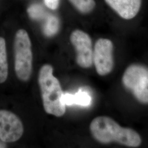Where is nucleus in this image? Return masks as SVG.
Segmentation results:
<instances>
[{
    "instance_id": "1",
    "label": "nucleus",
    "mask_w": 148,
    "mask_h": 148,
    "mask_svg": "<svg viewBox=\"0 0 148 148\" xmlns=\"http://www.w3.org/2000/svg\"><path fill=\"white\" fill-rule=\"evenodd\" d=\"M90 130L95 140L103 144L117 143L128 147L137 148L142 142L137 132L131 128L121 127L110 117H95L90 124Z\"/></svg>"
},
{
    "instance_id": "2",
    "label": "nucleus",
    "mask_w": 148,
    "mask_h": 148,
    "mask_svg": "<svg viewBox=\"0 0 148 148\" xmlns=\"http://www.w3.org/2000/svg\"><path fill=\"white\" fill-rule=\"evenodd\" d=\"M53 71L51 65H43L39 70L38 82L46 112L61 117L65 113L66 106L63 101L64 93L60 82L53 75Z\"/></svg>"
},
{
    "instance_id": "3",
    "label": "nucleus",
    "mask_w": 148,
    "mask_h": 148,
    "mask_svg": "<svg viewBox=\"0 0 148 148\" xmlns=\"http://www.w3.org/2000/svg\"><path fill=\"white\" fill-rule=\"evenodd\" d=\"M106 13L116 25H136L146 14L148 0H101Z\"/></svg>"
},
{
    "instance_id": "4",
    "label": "nucleus",
    "mask_w": 148,
    "mask_h": 148,
    "mask_svg": "<svg viewBox=\"0 0 148 148\" xmlns=\"http://www.w3.org/2000/svg\"><path fill=\"white\" fill-rule=\"evenodd\" d=\"M14 70L18 79L23 82L30 79L32 71V42L24 29L18 30L14 40Z\"/></svg>"
},
{
    "instance_id": "5",
    "label": "nucleus",
    "mask_w": 148,
    "mask_h": 148,
    "mask_svg": "<svg viewBox=\"0 0 148 148\" xmlns=\"http://www.w3.org/2000/svg\"><path fill=\"white\" fill-rule=\"evenodd\" d=\"M122 82L139 103L148 104V66L133 64L125 70Z\"/></svg>"
},
{
    "instance_id": "6",
    "label": "nucleus",
    "mask_w": 148,
    "mask_h": 148,
    "mask_svg": "<svg viewBox=\"0 0 148 148\" xmlns=\"http://www.w3.org/2000/svg\"><path fill=\"white\" fill-rule=\"evenodd\" d=\"M115 49V43L109 38L100 37L95 41L93 47V63L99 75L106 76L112 71Z\"/></svg>"
},
{
    "instance_id": "7",
    "label": "nucleus",
    "mask_w": 148,
    "mask_h": 148,
    "mask_svg": "<svg viewBox=\"0 0 148 148\" xmlns=\"http://www.w3.org/2000/svg\"><path fill=\"white\" fill-rule=\"evenodd\" d=\"M70 41L76 52V60L81 68L87 69L93 65V47L90 35L81 29L71 33Z\"/></svg>"
},
{
    "instance_id": "8",
    "label": "nucleus",
    "mask_w": 148,
    "mask_h": 148,
    "mask_svg": "<svg viewBox=\"0 0 148 148\" xmlns=\"http://www.w3.org/2000/svg\"><path fill=\"white\" fill-rule=\"evenodd\" d=\"M24 133L21 119L11 111L0 110V139L5 143L18 140Z\"/></svg>"
},
{
    "instance_id": "9",
    "label": "nucleus",
    "mask_w": 148,
    "mask_h": 148,
    "mask_svg": "<svg viewBox=\"0 0 148 148\" xmlns=\"http://www.w3.org/2000/svg\"><path fill=\"white\" fill-rule=\"evenodd\" d=\"M74 9L81 16H88L95 14L99 9L97 0H69Z\"/></svg>"
},
{
    "instance_id": "10",
    "label": "nucleus",
    "mask_w": 148,
    "mask_h": 148,
    "mask_svg": "<svg viewBox=\"0 0 148 148\" xmlns=\"http://www.w3.org/2000/svg\"><path fill=\"white\" fill-rule=\"evenodd\" d=\"M8 75V65L6 51V44L4 38L0 37V84L7 79Z\"/></svg>"
},
{
    "instance_id": "11",
    "label": "nucleus",
    "mask_w": 148,
    "mask_h": 148,
    "mask_svg": "<svg viewBox=\"0 0 148 148\" xmlns=\"http://www.w3.org/2000/svg\"><path fill=\"white\" fill-rule=\"evenodd\" d=\"M59 29V21L54 16H50L47 19L43 27V32L47 37H52L55 35Z\"/></svg>"
},
{
    "instance_id": "12",
    "label": "nucleus",
    "mask_w": 148,
    "mask_h": 148,
    "mask_svg": "<svg viewBox=\"0 0 148 148\" xmlns=\"http://www.w3.org/2000/svg\"><path fill=\"white\" fill-rule=\"evenodd\" d=\"M73 104L87 107L90 106L92 98L88 92L80 88L75 95H73Z\"/></svg>"
},
{
    "instance_id": "13",
    "label": "nucleus",
    "mask_w": 148,
    "mask_h": 148,
    "mask_svg": "<svg viewBox=\"0 0 148 148\" xmlns=\"http://www.w3.org/2000/svg\"><path fill=\"white\" fill-rule=\"evenodd\" d=\"M27 13L32 19H39L43 16V10L41 5L35 4L30 5L28 8Z\"/></svg>"
},
{
    "instance_id": "14",
    "label": "nucleus",
    "mask_w": 148,
    "mask_h": 148,
    "mask_svg": "<svg viewBox=\"0 0 148 148\" xmlns=\"http://www.w3.org/2000/svg\"><path fill=\"white\" fill-rule=\"evenodd\" d=\"M45 3L49 9L56 10L58 8L60 0H44Z\"/></svg>"
},
{
    "instance_id": "15",
    "label": "nucleus",
    "mask_w": 148,
    "mask_h": 148,
    "mask_svg": "<svg viewBox=\"0 0 148 148\" xmlns=\"http://www.w3.org/2000/svg\"><path fill=\"white\" fill-rule=\"evenodd\" d=\"M7 147V145L5 144V143L3 142L0 139V148H5Z\"/></svg>"
}]
</instances>
